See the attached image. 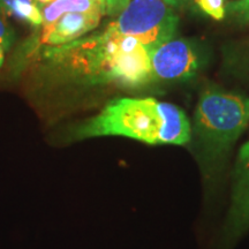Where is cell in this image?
I'll use <instances>...</instances> for the list:
<instances>
[{
  "label": "cell",
  "mask_w": 249,
  "mask_h": 249,
  "mask_svg": "<svg viewBox=\"0 0 249 249\" xmlns=\"http://www.w3.org/2000/svg\"><path fill=\"white\" fill-rule=\"evenodd\" d=\"M15 42V33L14 29L9 26L6 18L0 17V44L4 45L5 49L8 50Z\"/></svg>",
  "instance_id": "11"
},
{
  "label": "cell",
  "mask_w": 249,
  "mask_h": 249,
  "mask_svg": "<svg viewBox=\"0 0 249 249\" xmlns=\"http://www.w3.org/2000/svg\"><path fill=\"white\" fill-rule=\"evenodd\" d=\"M36 1H37V5H38V7H42V6L48 5L51 1H53V0H36ZM96 1H99V2H103V4H105V0H96ZM105 7H107V6H105Z\"/></svg>",
  "instance_id": "14"
},
{
  "label": "cell",
  "mask_w": 249,
  "mask_h": 249,
  "mask_svg": "<svg viewBox=\"0 0 249 249\" xmlns=\"http://www.w3.org/2000/svg\"><path fill=\"white\" fill-rule=\"evenodd\" d=\"M104 15L101 12H67L53 22L42 24L21 44L17 52L15 67L30 59H36L43 49L68 44L86 36L98 27Z\"/></svg>",
  "instance_id": "5"
},
{
  "label": "cell",
  "mask_w": 249,
  "mask_h": 249,
  "mask_svg": "<svg viewBox=\"0 0 249 249\" xmlns=\"http://www.w3.org/2000/svg\"><path fill=\"white\" fill-rule=\"evenodd\" d=\"M123 136L147 144L183 145L192 127L181 108L152 97H120L108 102L98 114L75 127L73 138Z\"/></svg>",
  "instance_id": "2"
},
{
  "label": "cell",
  "mask_w": 249,
  "mask_h": 249,
  "mask_svg": "<svg viewBox=\"0 0 249 249\" xmlns=\"http://www.w3.org/2000/svg\"><path fill=\"white\" fill-rule=\"evenodd\" d=\"M7 52V50L5 49L4 45L0 44V67L2 66V64H4V60H5V53Z\"/></svg>",
  "instance_id": "15"
},
{
  "label": "cell",
  "mask_w": 249,
  "mask_h": 249,
  "mask_svg": "<svg viewBox=\"0 0 249 249\" xmlns=\"http://www.w3.org/2000/svg\"><path fill=\"white\" fill-rule=\"evenodd\" d=\"M164 1L172 8H180L188 5L192 0H164Z\"/></svg>",
  "instance_id": "13"
},
{
  "label": "cell",
  "mask_w": 249,
  "mask_h": 249,
  "mask_svg": "<svg viewBox=\"0 0 249 249\" xmlns=\"http://www.w3.org/2000/svg\"><path fill=\"white\" fill-rule=\"evenodd\" d=\"M178 24V15L164 0H129L107 26L120 35L134 37L152 51L173 38Z\"/></svg>",
  "instance_id": "4"
},
{
  "label": "cell",
  "mask_w": 249,
  "mask_h": 249,
  "mask_svg": "<svg viewBox=\"0 0 249 249\" xmlns=\"http://www.w3.org/2000/svg\"><path fill=\"white\" fill-rule=\"evenodd\" d=\"M129 0H105L107 6V15L117 17L123 9L128 5Z\"/></svg>",
  "instance_id": "12"
},
{
  "label": "cell",
  "mask_w": 249,
  "mask_h": 249,
  "mask_svg": "<svg viewBox=\"0 0 249 249\" xmlns=\"http://www.w3.org/2000/svg\"><path fill=\"white\" fill-rule=\"evenodd\" d=\"M152 79L160 82H178L197 73L200 58L189 40L173 38L151 52Z\"/></svg>",
  "instance_id": "6"
},
{
  "label": "cell",
  "mask_w": 249,
  "mask_h": 249,
  "mask_svg": "<svg viewBox=\"0 0 249 249\" xmlns=\"http://www.w3.org/2000/svg\"><path fill=\"white\" fill-rule=\"evenodd\" d=\"M0 17H13L34 29L43 21L36 0H0Z\"/></svg>",
  "instance_id": "8"
},
{
  "label": "cell",
  "mask_w": 249,
  "mask_h": 249,
  "mask_svg": "<svg viewBox=\"0 0 249 249\" xmlns=\"http://www.w3.org/2000/svg\"><path fill=\"white\" fill-rule=\"evenodd\" d=\"M226 12H230L240 22L249 24V0H234L226 4Z\"/></svg>",
  "instance_id": "10"
},
{
  "label": "cell",
  "mask_w": 249,
  "mask_h": 249,
  "mask_svg": "<svg viewBox=\"0 0 249 249\" xmlns=\"http://www.w3.org/2000/svg\"><path fill=\"white\" fill-rule=\"evenodd\" d=\"M151 52L140 40L107 26L68 44L43 49L36 58L73 82L139 88L154 81Z\"/></svg>",
  "instance_id": "1"
},
{
  "label": "cell",
  "mask_w": 249,
  "mask_h": 249,
  "mask_svg": "<svg viewBox=\"0 0 249 249\" xmlns=\"http://www.w3.org/2000/svg\"><path fill=\"white\" fill-rule=\"evenodd\" d=\"M249 121V98L210 88L198 98L193 132L198 143L204 176L213 178Z\"/></svg>",
  "instance_id": "3"
},
{
  "label": "cell",
  "mask_w": 249,
  "mask_h": 249,
  "mask_svg": "<svg viewBox=\"0 0 249 249\" xmlns=\"http://www.w3.org/2000/svg\"><path fill=\"white\" fill-rule=\"evenodd\" d=\"M249 227V141L242 145L233 174L231 208L225 233L230 240L240 236Z\"/></svg>",
  "instance_id": "7"
},
{
  "label": "cell",
  "mask_w": 249,
  "mask_h": 249,
  "mask_svg": "<svg viewBox=\"0 0 249 249\" xmlns=\"http://www.w3.org/2000/svg\"><path fill=\"white\" fill-rule=\"evenodd\" d=\"M202 12L209 15L213 20L220 21L225 18L226 4L225 0H194Z\"/></svg>",
  "instance_id": "9"
}]
</instances>
